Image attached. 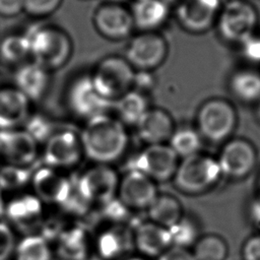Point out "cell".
I'll return each instance as SVG.
<instances>
[{"instance_id":"36","label":"cell","mask_w":260,"mask_h":260,"mask_svg":"<svg viewBox=\"0 0 260 260\" xmlns=\"http://www.w3.org/2000/svg\"><path fill=\"white\" fill-rule=\"evenodd\" d=\"M240 55L247 66L258 68L260 66V32H256L240 46Z\"/></svg>"},{"instance_id":"38","label":"cell","mask_w":260,"mask_h":260,"mask_svg":"<svg viewBox=\"0 0 260 260\" xmlns=\"http://www.w3.org/2000/svg\"><path fill=\"white\" fill-rule=\"evenodd\" d=\"M14 249V237L10 228L0 221V260H7Z\"/></svg>"},{"instance_id":"41","label":"cell","mask_w":260,"mask_h":260,"mask_svg":"<svg viewBox=\"0 0 260 260\" xmlns=\"http://www.w3.org/2000/svg\"><path fill=\"white\" fill-rule=\"evenodd\" d=\"M24 0H0V15L12 17L23 11Z\"/></svg>"},{"instance_id":"14","label":"cell","mask_w":260,"mask_h":260,"mask_svg":"<svg viewBox=\"0 0 260 260\" xmlns=\"http://www.w3.org/2000/svg\"><path fill=\"white\" fill-rule=\"evenodd\" d=\"M93 24L103 37L110 40L125 39L135 27L130 9L115 2L98 7L93 14Z\"/></svg>"},{"instance_id":"3","label":"cell","mask_w":260,"mask_h":260,"mask_svg":"<svg viewBox=\"0 0 260 260\" xmlns=\"http://www.w3.org/2000/svg\"><path fill=\"white\" fill-rule=\"evenodd\" d=\"M238 112L234 104L223 98H211L199 107L196 114V129L202 139L211 143H224L238 126Z\"/></svg>"},{"instance_id":"44","label":"cell","mask_w":260,"mask_h":260,"mask_svg":"<svg viewBox=\"0 0 260 260\" xmlns=\"http://www.w3.org/2000/svg\"><path fill=\"white\" fill-rule=\"evenodd\" d=\"M254 108H255V116H256V119L257 121L260 123V101L254 105Z\"/></svg>"},{"instance_id":"42","label":"cell","mask_w":260,"mask_h":260,"mask_svg":"<svg viewBox=\"0 0 260 260\" xmlns=\"http://www.w3.org/2000/svg\"><path fill=\"white\" fill-rule=\"evenodd\" d=\"M159 260H196L193 253H190L183 247H173L167 251H165Z\"/></svg>"},{"instance_id":"20","label":"cell","mask_w":260,"mask_h":260,"mask_svg":"<svg viewBox=\"0 0 260 260\" xmlns=\"http://www.w3.org/2000/svg\"><path fill=\"white\" fill-rule=\"evenodd\" d=\"M135 127L138 137L147 145L165 143L175 130L170 114L157 108H149Z\"/></svg>"},{"instance_id":"2","label":"cell","mask_w":260,"mask_h":260,"mask_svg":"<svg viewBox=\"0 0 260 260\" xmlns=\"http://www.w3.org/2000/svg\"><path fill=\"white\" fill-rule=\"evenodd\" d=\"M26 36L30 58L48 70L62 67L72 53V42L69 35L54 24H36L30 26Z\"/></svg>"},{"instance_id":"6","label":"cell","mask_w":260,"mask_h":260,"mask_svg":"<svg viewBox=\"0 0 260 260\" xmlns=\"http://www.w3.org/2000/svg\"><path fill=\"white\" fill-rule=\"evenodd\" d=\"M220 177L216 157L199 152L183 158L178 165L175 182L183 191L199 193L214 186Z\"/></svg>"},{"instance_id":"35","label":"cell","mask_w":260,"mask_h":260,"mask_svg":"<svg viewBox=\"0 0 260 260\" xmlns=\"http://www.w3.org/2000/svg\"><path fill=\"white\" fill-rule=\"evenodd\" d=\"M172 237V243L178 247L187 246L193 243L196 239V229L193 223L185 218H181L176 224L169 229Z\"/></svg>"},{"instance_id":"46","label":"cell","mask_w":260,"mask_h":260,"mask_svg":"<svg viewBox=\"0 0 260 260\" xmlns=\"http://www.w3.org/2000/svg\"><path fill=\"white\" fill-rule=\"evenodd\" d=\"M109 2H115V3H120L122 0H108Z\"/></svg>"},{"instance_id":"31","label":"cell","mask_w":260,"mask_h":260,"mask_svg":"<svg viewBox=\"0 0 260 260\" xmlns=\"http://www.w3.org/2000/svg\"><path fill=\"white\" fill-rule=\"evenodd\" d=\"M86 248V240L81 230L73 229L60 237L58 250L65 260H85Z\"/></svg>"},{"instance_id":"17","label":"cell","mask_w":260,"mask_h":260,"mask_svg":"<svg viewBox=\"0 0 260 260\" xmlns=\"http://www.w3.org/2000/svg\"><path fill=\"white\" fill-rule=\"evenodd\" d=\"M0 150L9 164L27 167L38 155V143L23 129L3 131L0 135Z\"/></svg>"},{"instance_id":"16","label":"cell","mask_w":260,"mask_h":260,"mask_svg":"<svg viewBox=\"0 0 260 260\" xmlns=\"http://www.w3.org/2000/svg\"><path fill=\"white\" fill-rule=\"evenodd\" d=\"M31 180L38 198L48 203H65L72 194V187L68 179L53 168L44 167L37 170Z\"/></svg>"},{"instance_id":"30","label":"cell","mask_w":260,"mask_h":260,"mask_svg":"<svg viewBox=\"0 0 260 260\" xmlns=\"http://www.w3.org/2000/svg\"><path fill=\"white\" fill-rule=\"evenodd\" d=\"M229 247L223 238L209 234L199 238L195 244L193 255L196 260H225Z\"/></svg>"},{"instance_id":"40","label":"cell","mask_w":260,"mask_h":260,"mask_svg":"<svg viewBox=\"0 0 260 260\" xmlns=\"http://www.w3.org/2000/svg\"><path fill=\"white\" fill-rule=\"evenodd\" d=\"M244 260H260V235L247 239L242 248Z\"/></svg>"},{"instance_id":"32","label":"cell","mask_w":260,"mask_h":260,"mask_svg":"<svg viewBox=\"0 0 260 260\" xmlns=\"http://www.w3.org/2000/svg\"><path fill=\"white\" fill-rule=\"evenodd\" d=\"M16 260H50L51 253L46 241L39 236L24 238L16 247Z\"/></svg>"},{"instance_id":"5","label":"cell","mask_w":260,"mask_h":260,"mask_svg":"<svg viewBox=\"0 0 260 260\" xmlns=\"http://www.w3.org/2000/svg\"><path fill=\"white\" fill-rule=\"evenodd\" d=\"M135 69L123 57L103 58L90 75L95 89L110 102H115L132 89Z\"/></svg>"},{"instance_id":"10","label":"cell","mask_w":260,"mask_h":260,"mask_svg":"<svg viewBox=\"0 0 260 260\" xmlns=\"http://www.w3.org/2000/svg\"><path fill=\"white\" fill-rule=\"evenodd\" d=\"M178 157L169 144H148L134 157L131 170L139 171L151 180L165 181L175 176Z\"/></svg>"},{"instance_id":"4","label":"cell","mask_w":260,"mask_h":260,"mask_svg":"<svg viewBox=\"0 0 260 260\" xmlns=\"http://www.w3.org/2000/svg\"><path fill=\"white\" fill-rule=\"evenodd\" d=\"M258 10L249 0L225 1L215 23L218 36L237 47L258 32Z\"/></svg>"},{"instance_id":"25","label":"cell","mask_w":260,"mask_h":260,"mask_svg":"<svg viewBox=\"0 0 260 260\" xmlns=\"http://www.w3.org/2000/svg\"><path fill=\"white\" fill-rule=\"evenodd\" d=\"M113 108L117 113V119L124 125L130 126H136L149 109L145 94L134 89L116 100Z\"/></svg>"},{"instance_id":"37","label":"cell","mask_w":260,"mask_h":260,"mask_svg":"<svg viewBox=\"0 0 260 260\" xmlns=\"http://www.w3.org/2000/svg\"><path fill=\"white\" fill-rule=\"evenodd\" d=\"M62 0H24L23 11L32 16H47L60 6Z\"/></svg>"},{"instance_id":"43","label":"cell","mask_w":260,"mask_h":260,"mask_svg":"<svg viewBox=\"0 0 260 260\" xmlns=\"http://www.w3.org/2000/svg\"><path fill=\"white\" fill-rule=\"evenodd\" d=\"M4 213H5V204H4L2 192H1V189H0V216H2Z\"/></svg>"},{"instance_id":"8","label":"cell","mask_w":260,"mask_h":260,"mask_svg":"<svg viewBox=\"0 0 260 260\" xmlns=\"http://www.w3.org/2000/svg\"><path fill=\"white\" fill-rule=\"evenodd\" d=\"M67 103L74 115L86 121L108 114L114 105L95 89L89 74L79 75L70 83L67 90Z\"/></svg>"},{"instance_id":"26","label":"cell","mask_w":260,"mask_h":260,"mask_svg":"<svg viewBox=\"0 0 260 260\" xmlns=\"http://www.w3.org/2000/svg\"><path fill=\"white\" fill-rule=\"evenodd\" d=\"M148 212L154 223L169 229L182 218L180 202L170 195L156 196L148 207Z\"/></svg>"},{"instance_id":"15","label":"cell","mask_w":260,"mask_h":260,"mask_svg":"<svg viewBox=\"0 0 260 260\" xmlns=\"http://www.w3.org/2000/svg\"><path fill=\"white\" fill-rule=\"evenodd\" d=\"M119 193L122 203L132 208H148L157 196L152 180L136 170L125 175Z\"/></svg>"},{"instance_id":"24","label":"cell","mask_w":260,"mask_h":260,"mask_svg":"<svg viewBox=\"0 0 260 260\" xmlns=\"http://www.w3.org/2000/svg\"><path fill=\"white\" fill-rule=\"evenodd\" d=\"M135 243L142 253L156 256L167 251L172 244V237L169 230L159 224L143 223L136 232Z\"/></svg>"},{"instance_id":"23","label":"cell","mask_w":260,"mask_h":260,"mask_svg":"<svg viewBox=\"0 0 260 260\" xmlns=\"http://www.w3.org/2000/svg\"><path fill=\"white\" fill-rule=\"evenodd\" d=\"M130 11L134 26L142 31H155L167 21L170 8L167 0H134Z\"/></svg>"},{"instance_id":"29","label":"cell","mask_w":260,"mask_h":260,"mask_svg":"<svg viewBox=\"0 0 260 260\" xmlns=\"http://www.w3.org/2000/svg\"><path fill=\"white\" fill-rule=\"evenodd\" d=\"M0 56L7 63L23 64L30 58L29 43L24 34L9 35L0 43Z\"/></svg>"},{"instance_id":"45","label":"cell","mask_w":260,"mask_h":260,"mask_svg":"<svg viewBox=\"0 0 260 260\" xmlns=\"http://www.w3.org/2000/svg\"><path fill=\"white\" fill-rule=\"evenodd\" d=\"M258 193H259V200H260V177H259V181H258Z\"/></svg>"},{"instance_id":"12","label":"cell","mask_w":260,"mask_h":260,"mask_svg":"<svg viewBox=\"0 0 260 260\" xmlns=\"http://www.w3.org/2000/svg\"><path fill=\"white\" fill-rule=\"evenodd\" d=\"M118 187L116 172L107 165L88 169L78 180L77 194L86 202L108 203Z\"/></svg>"},{"instance_id":"47","label":"cell","mask_w":260,"mask_h":260,"mask_svg":"<svg viewBox=\"0 0 260 260\" xmlns=\"http://www.w3.org/2000/svg\"><path fill=\"white\" fill-rule=\"evenodd\" d=\"M128 260H142V259H139V258H131V259H128Z\"/></svg>"},{"instance_id":"22","label":"cell","mask_w":260,"mask_h":260,"mask_svg":"<svg viewBox=\"0 0 260 260\" xmlns=\"http://www.w3.org/2000/svg\"><path fill=\"white\" fill-rule=\"evenodd\" d=\"M10 221L19 230L28 232L36 229L42 218V204L38 197L22 195L14 198L5 207Z\"/></svg>"},{"instance_id":"28","label":"cell","mask_w":260,"mask_h":260,"mask_svg":"<svg viewBox=\"0 0 260 260\" xmlns=\"http://www.w3.org/2000/svg\"><path fill=\"white\" fill-rule=\"evenodd\" d=\"M131 246V236L121 228H115L104 233L99 240V250L105 258L120 256L128 251Z\"/></svg>"},{"instance_id":"13","label":"cell","mask_w":260,"mask_h":260,"mask_svg":"<svg viewBox=\"0 0 260 260\" xmlns=\"http://www.w3.org/2000/svg\"><path fill=\"white\" fill-rule=\"evenodd\" d=\"M83 153L79 135L70 130H56L45 142L44 160L50 168H68L78 162Z\"/></svg>"},{"instance_id":"48","label":"cell","mask_w":260,"mask_h":260,"mask_svg":"<svg viewBox=\"0 0 260 260\" xmlns=\"http://www.w3.org/2000/svg\"><path fill=\"white\" fill-rule=\"evenodd\" d=\"M89 260H98V259H95V258H92V259H89Z\"/></svg>"},{"instance_id":"1","label":"cell","mask_w":260,"mask_h":260,"mask_svg":"<svg viewBox=\"0 0 260 260\" xmlns=\"http://www.w3.org/2000/svg\"><path fill=\"white\" fill-rule=\"evenodd\" d=\"M79 138L83 153L100 165H106L121 157L129 139L125 125L109 114L87 120Z\"/></svg>"},{"instance_id":"21","label":"cell","mask_w":260,"mask_h":260,"mask_svg":"<svg viewBox=\"0 0 260 260\" xmlns=\"http://www.w3.org/2000/svg\"><path fill=\"white\" fill-rule=\"evenodd\" d=\"M231 94L246 105H256L260 101V70L251 66L235 69L228 80Z\"/></svg>"},{"instance_id":"33","label":"cell","mask_w":260,"mask_h":260,"mask_svg":"<svg viewBox=\"0 0 260 260\" xmlns=\"http://www.w3.org/2000/svg\"><path fill=\"white\" fill-rule=\"evenodd\" d=\"M23 130L37 143H45L56 131L53 122L43 114H30L23 124Z\"/></svg>"},{"instance_id":"39","label":"cell","mask_w":260,"mask_h":260,"mask_svg":"<svg viewBox=\"0 0 260 260\" xmlns=\"http://www.w3.org/2000/svg\"><path fill=\"white\" fill-rule=\"evenodd\" d=\"M154 85V78L150 71L137 70L134 74L132 89L144 94L145 91L150 90Z\"/></svg>"},{"instance_id":"11","label":"cell","mask_w":260,"mask_h":260,"mask_svg":"<svg viewBox=\"0 0 260 260\" xmlns=\"http://www.w3.org/2000/svg\"><path fill=\"white\" fill-rule=\"evenodd\" d=\"M224 0H180L176 16L181 26L192 34H202L215 25Z\"/></svg>"},{"instance_id":"9","label":"cell","mask_w":260,"mask_h":260,"mask_svg":"<svg viewBox=\"0 0 260 260\" xmlns=\"http://www.w3.org/2000/svg\"><path fill=\"white\" fill-rule=\"evenodd\" d=\"M168 54V44L156 31H142L129 42L125 59L137 70L150 71L158 67Z\"/></svg>"},{"instance_id":"19","label":"cell","mask_w":260,"mask_h":260,"mask_svg":"<svg viewBox=\"0 0 260 260\" xmlns=\"http://www.w3.org/2000/svg\"><path fill=\"white\" fill-rule=\"evenodd\" d=\"M15 88L29 101L42 99L50 84V70L35 61L21 64L14 74Z\"/></svg>"},{"instance_id":"7","label":"cell","mask_w":260,"mask_h":260,"mask_svg":"<svg viewBox=\"0 0 260 260\" xmlns=\"http://www.w3.org/2000/svg\"><path fill=\"white\" fill-rule=\"evenodd\" d=\"M221 176L241 180L255 169L258 153L255 145L243 137H232L224 143L216 156Z\"/></svg>"},{"instance_id":"18","label":"cell","mask_w":260,"mask_h":260,"mask_svg":"<svg viewBox=\"0 0 260 260\" xmlns=\"http://www.w3.org/2000/svg\"><path fill=\"white\" fill-rule=\"evenodd\" d=\"M30 101L25 98L18 89H0V130H16L23 125L30 115Z\"/></svg>"},{"instance_id":"27","label":"cell","mask_w":260,"mask_h":260,"mask_svg":"<svg viewBox=\"0 0 260 260\" xmlns=\"http://www.w3.org/2000/svg\"><path fill=\"white\" fill-rule=\"evenodd\" d=\"M202 140L196 128L182 127L174 130L169 139V146L178 156L185 158L200 152Z\"/></svg>"},{"instance_id":"34","label":"cell","mask_w":260,"mask_h":260,"mask_svg":"<svg viewBox=\"0 0 260 260\" xmlns=\"http://www.w3.org/2000/svg\"><path fill=\"white\" fill-rule=\"evenodd\" d=\"M30 179L29 170L26 167L7 165L0 169V189L13 190L24 186Z\"/></svg>"}]
</instances>
